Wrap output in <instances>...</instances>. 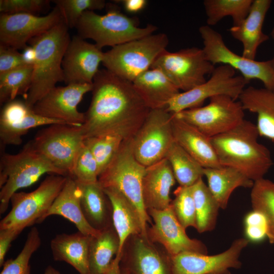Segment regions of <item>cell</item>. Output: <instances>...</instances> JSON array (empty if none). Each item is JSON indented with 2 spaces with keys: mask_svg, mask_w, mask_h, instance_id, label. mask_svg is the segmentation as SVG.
Returning <instances> with one entry per match:
<instances>
[{
  "mask_svg": "<svg viewBox=\"0 0 274 274\" xmlns=\"http://www.w3.org/2000/svg\"><path fill=\"white\" fill-rule=\"evenodd\" d=\"M271 36L272 37V39H273V41H274V26H273V28H272V30H271ZM270 60H271V61L272 65H273V67H274V56H273V58H272L271 59H270Z\"/></svg>",
  "mask_w": 274,
  "mask_h": 274,
  "instance_id": "50",
  "label": "cell"
},
{
  "mask_svg": "<svg viewBox=\"0 0 274 274\" xmlns=\"http://www.w3.org/2000/svg\"><path fill=\"white\" fill-rule=\"evenodd\" d=\"M253 0H205L203 6L207 25L217 24L227 16L232 19L233 26L238 25L247 17Z\"/></svg>",
  "mask_w": 274,
  "mask_h": 274,
  "instance_id": "35",
  "label": "cell"
},
{
  "mask_svg": "<svg viewBox=\"0 0 274 274\" xmlns=\"http://www.w3.org/2000/svg\"><path fill=\"white\" fill-rule=\"evenodd\" d=\"M48 0H1V14H29L37 15L50 3Z\"/></svg>",
  "mask_w": 274,
  "mask_h": 274,
  "instance_id": "43",
  "label": "cell"
},
{
  "mask_svg": "<svg viewBox=\"0 0 274 274\" xmlns=\"http://www.w3.org/2000/svg\"><path fill=\"white\" fill-rule=\"evenodd\" d=\"M172 167L165 158L146 168L142 181V196L147 210H164L171 203L170 192L176 183Z\"/></svg>",
  "mask_w": 274,
  "mask_h": 274,
  "instance_id": "22",
  "label": "cell"
},
{
  "mask_svg": "<svg viewBox=\"0 0 274 274\" xmlns=\"http://www.w3.org/2000/svg\"><path fill=\"white\" fill-rule=\"evenodd\" d=\"M99 175L97 162L84 143L77 155L69 177L79 184H86L97 182Z\"/></svg>",
  "mask_w": 274,
  "mask_h": 274,
  "instance_id": "42",
  "label": "cell"
},
{
  "mask_svg": "<svg viewBox=\"0 0 274 274\" xmlns=\"http://www.w3.org/2000/svg\"><path fill=\"white\" fill-rule=\"evenodd\" d=\"M124 9L130 13H136L143 10L147 5L146 0H123L121 1Z\"/></svg>",
  "mask_w": 274,
  "mask_h": 274,
  "instance_id": "47",
  "label": "cell"
},
{
  "mask_svg": "<svg viewBox=\"0 0 274 274\" xmlns=\"http://www.w3.org/2000/svg\"><path fill=\"white\" fill-rule=\"evenodd\" d=\"M41 243L38 229L35 227L31 228L20 253L15 258L5 261L1 274H30V258L40 247Z\"/></svg>",
  "mask_w": 274,
  "mask_h": 274,
  "instance_id": "39",
  "label": "cell"
},
{
  "mask_svg": "<svg viewBox=\"0 0 274 274\" xmlns=\"http://www.w3.org/2000/svg\"><path fill=\"white\" fill-rule=\"evenodd\" d=\"M151 67L161 71L182 92L203 83L206 76L211 75L215 68L207 59L203 49L194 47L173 52L166 49Z\"/></svg>",
  "mask_w": 274,
  "mask_h": 274,
  "instance_id": "12",
  "label": "cell"
},
{
  "mask_svg": "<svg viewBox=\"0 0 274 274\" xmlns=\"http://www.w3.org/2000/svg\"><path fill=\"white\" fill-rule=\"evenodd\" d=\"M174 193L175 198L170 206L177 218L185 229L189 227L196 228V210L191 186H179Z\"/></svg>",
  "mask_w": 274,
  "mask_h": 274,
  "instance_id": "40",
  "label": "cell"
},
{
  "mask_svg": "<svg viewBox=\"0 0 274 274\" xmlns=\"http://www.w3.org/2000/svg\"><path fill=\"white\" fill-rule=\"evenodd\" d=\"M203 176L208 187L220 208H226L233 191L238 187L252 188L254 182L241 172L231 167L222 166L204 168Z\"/></svg>",
  "mask_w": 274,
  "mask_h": 274,
  "instance_id": "31",
  "label": "cell"
},
{
  "mask_svg": "<svg viewBox=\"0 0 274 274\" xmlns=\"http://www.w3.org/2000/svg\"><path fill=\"white\" fill-rule=\"evenodd\" d=\"M256 124L244 119L230 130L211 138L221 166L232 167L255 182L273 165L269 149L258 141Z\"/></svg>",
  "mask_w": 274,
  "mask_h": 274,
  "instance_id": "2",
  "label": "cell"
},
{
  "mask_svg": "<svg viewBox=\"0 0 274 274\" xmlns=\"http://www.w3.org/2000/svg\"><path fill=\"white\" fill-rule=\"evenodd\" d=\"M81 191L78 183L70 177H67L61 190L54 200L42 222L51 215H59L73 223L78 231L89 236L96 235L99 231L92 227L86 221L82 212Z\"/></svg>",
  "mask_w": 274,
  "mask_h": 274,
  "instance_id": "26",
  "label": "cell"
},
{
  "mask_svg": "<svg viewBox=\"0 0 274 274\" xmlns=\"http://www.w3.org/2000/svg\"><path fill=\"white\" fill-rule=\"evenodd\" d=\"M64 122L35 113L25 100L15 99L4 104L0 115L1 150L8 145H19L29 129L43 125Z\"/></svg>",
  "mask_w": 274,
  "mask_h": 274,
  "instance_id": "21",
  "label": "cell"
},
{
  "mask_svg": "<svg viewBox=\"0 0 274 274\" xmlns=\"http://www.w3.org/2000/svg\"><path fill=\"white\" fill-rule=\"evenodd\" d=\"M31 141L38 153L69 177L84 138L81 126L58 123L40 130Z\"/></svg>",
  "mask_w": 274,
  "mask_h": 274,
  "instance_id": "10",
  "label": "cell"
},
{
  "mask_svg": "<svg viewBox=\"0 0 274 274\" xmlns=\"http://www.w3.org/2000/svg\"><path fill=\"white\" fill-rule=\"evenodd\" d=\"M63 20L28 42L36 52L31 84L24 99L31 108L58 82L64 81L63 56L71 39Z\"/></svg>",
  "mask_w": 274,
  "mask_h": 274,
  "instance_id": "3",
  "label": "cell"
},
{
  "mask_svg": "<svg viewBox=\"0 0 274 274\" xmlns=\"http://www.w3.org/2000/svg\"><path fill=\"white\" fill-rule=\"evenodd\" d=\"M198 31L206 57L213 65H228L239 72L249 83L257 79L263 83L265 88L274 91V67L271 60H250L236 54L226 45L221 35L208 25L201 26Z\"/></svg>",
  "mask_w": 274,
  "mask_h": 274,
  "instance_id": "9",
  "label": "cell"
},
{
  "mask_svg": "<svg viewBox=\"0 0 274 274\" xmlns=\"http://www.w3.org/2000/svg\"><path fill=\"white\" fill-rule=\"evenodd\" d=\"M120 266L128 274H174L171 256L141 234L132 235L126 241Z\"/></svg>",
  "mask_w": 274,
  "mask_h": 274,
  "instance_id": "16",
  "label": "cell"
},
{
  "mask_svg": "<svg viewBox=\"0 0 274 274\" xmlns=\"http://www.w3.org/2000/svg\"><path fill=\"white\" fill-rule=\"evenodd\" d=\"M104 53L95 44L74 36L64 53L62 67L64 82L67 84H92L99 70Z\"/></svg>",
  "mask_w": 274,
  "mask_h": 274,
  "instance_id": "20",
  "label": "cell"
},
{
  "mask_svg": "<svg viewBox=\"0 0 274 274\" xmlns=\"http://www.w3.org/2000/svg\"><path fill=\"white\" fill-rule=\"evenodd\" d=\"M78 36L90 39L100 49L115 46L151 35L157 29L152 24L139 26L136 17L124 14L116 7H111L107 13L99 15L86 11L78 20L75 27Z\"/></svg>",
  "mask_w": 274,
  "mask_h": 274,
  "instance_id": "6",
  "label": "cell"
},
{
  "mask_svg": "<svg viewBox=\"0 0 274 274\" xmlns=\"http://www.w3.org/2000/svg\"><path fill=\"white\" fill-rule=\"evenodd\" d=\"M165 158L180 186L190 187L203 176L204 168L175 141Z\"/></svg>",
  "mask_w": 274,
  "mask_h": 274,
  "instance_id": "34",
  "label": "cell"
},
{
  "mask_svg": "<svg viewBox=\"0 0 274 274\" xmlns=\"http://www.w3.org/2000/svg\"><path fill=\"white\" fill-rule=\"evenodd\" d=\"M238 99L245 111L256 114L259 136L274 141V91L250 86Z\"/></svg>",
  "mask_w": 274,
  "mask_h": 274,
  "instance_id": "29",
  "label": "cell"
},
{
  "mask_svg": "<svg viewBox=\"0 0 274 274\" xmlns=\"http://www.w3.org/2000/svg\"><path fill=\"white\" fill-rule=\"evenodd\" d=\"M244 224L246 238L249 242L259 243L267 237V223L262 213L253 210L245 216Z\"/></svg>",
  "mask_w": 274,
  "mask_h": 274,
  "instance_id": "44",
  "label": "cell"
},
{
  "mask_svg": "<svg viewBox=\"0 0 274 274\" xmlns=\"http://www.w3.org/2000/svg\"><path fill=\"white\" fill-rule=\"evenodd\" d=\"M44 274H61L58 270L52 266H48L45 271Z\"/></svg>",
  "mask_w": 274,
  "mask_h": 274,
  "instance_id": "49",
  "label": "cell"
},
{
  "mask_svg": "<svg viewBox=\"0 0 274 274\" xmlns=\"http://www.w3.org/2000/svg\"><path fill=\"white\" fill-rule=\"evenodd\" d=\"M191 188L196 210V229L199 233L211 231L215 227L220 207L202 178Z\"/></svg>",
  "mask_w": 274,
  "mask_h": 274,
  "instance_id": "33",
  "label": "cell"
},
{
  "mask_svg": "<svg viewBox=\"0 0 274 274\" xmlns=\"http://www.w3.org/2000/svg\"><path fill=\"white\" fill-rule=\"evenodd\" d=\"M92 89V84L55 86L40 99L32 109L42 117L81 126L84 122L85 114L80 112L77 106L84 95Z\"/></svg>",
  "mask_w": 274,
  "mask_h": 274,
  "instance_id": "17",
  "label": "cell"
},
{
  "mask_svg": "<svg viewBox=\"0 0 274 274\" xmlns=\"http://www.w3.org/2000/svg\"><path fill=\"white\" fill-rule=\"evenodd\" d=\"M119 247V238L113 225L91 236L89 249V274H107Z\"/></svg>",
  "mask_w": 274,
  "mask_h": 274,
  "instance_id": "32",
  "label": "cell"
},
{
  "mask_svg": "<svg viewBox=\"0 0 274 274\" xmlns=\"http://www.w3.org/2000/svg\"><path fill=\"white\" fill-rule=\"evenodd\" d=\"M33 70V65H25L0 75L1 105L18 95L25 98L31 84Z\"/></svg>",
  "mask_w": 274,
  "mask_h": 274,
  "instance_id": "37",
  "label": "cell"
},
{
  "mask_svg": "<svg viewBox=\"0 0 274 274\" xmlns=\"http://www.w3.org/2000/svg\"><path fill=\"white\" fill-rule=\"evenodd\" d=\"M244 111L239 100L222 95L210 98L206 106L174 114L212 138L225 133L241 123L245 119Z\"/></svg>",
  "mask_w": 274,
  "mask_h": 274,
  "instance_id": "14",
  "label": "cell"
},
{
  "mask_svg": "<svg viewBox=\"0 0 274 274\" xmlns=\"http://www.w3.org/2000/svg\"><path fill=\"white\" fill-rule=\"evenodd\" d=\"M22 50L21 54L25 64L33 66L36 60V52L34 48L30 45H27Z\"/></svg>",
  "mask_w": 274,
  "mask_h": 274,
  "instance_id": "48",
  "label": "cell"
},
{
  "mask_svg": "<svg viewBox=\"0 0 274 274\" xmlns=\"http://www.w3.org/2000/svg\"><path fill=\"white\" fill-rule=\"evenodd\" d=\"M235 70L227 65L215 68L211 77L203 83L174 96L167 103L166 109L173 114L201 107L207 99L218 95H227L235 100L249 83L242 76L236 75Z\"/></svg>",
  "mask_w": 274,
  "mask_h": 274,
  "instance_id": "13",
  "label": "cell"
},
{
  "mask_svg": "<svg viewBox=\"0 0 274 274\" xmlns=\"http://www.w3.org/2000/svg\"><path fill=\"white\" fill-rule=\"evenodd\" d=\"M173 114L166 108L150 110L133 137V150L136 160L145 167L165 158L174 142Z\"/></svg>",
  "mask_w": 274,
  "mask_h": 274,
  "instance_id": "11",
  "label": "cell"
},
{
  "mask_svg": "<svg viewBox=\"0 0 274 274\" xmlns=\"http://www.w3.org/2000/svg\"><path fill=\"white\" fill-rule=\"evenodd\" d=\"M45 174L66 177L36 150L31 141L17 154L1 150L0 213L7 211L14 193L31 185Z\"/></svg>",
  "mask_w": 274,
  "mask_h": 274,
  "instance_id": "4",
  "label": "cell"
},
{
  "mask_svg": "<svg viewBox=\"0 0 274 274\" xmlns=\"http://www.w3.org/2000/svg\"><path fill=\"white\" fill-rule=\"evenodd\" d=\"M250 196L253 210L265 217L267 237L270 243L274 244V183L264 178L254 182Z\"/></svg>",
  "mask_w": 274,
  "mask_h": 274,
  "instance_id": "36",
  "label": "cell"
},
{
  "mask_svg": "<svg viewBox=\"0 0 274 274\" xmlns=\"http://www.w3.org/2000/svg\"><path fill=\"white\" fill-rule=\"evenodd\" d=\"M63 20L55 6L47 15L1 14L0 44L23 49L31 39L49 30Z\"/></svg>",
  "mask_w": 274,
  "mask_h": 274,
  "instance_id": "18",
  "label": "cell"
},
{
  "mask_svg": "<svg viewBox=\"0 0 274 274\" xmlns=\"http://www.w3.org/2000/svg\"><path fill=\"white\" fill-rule=\"evenodd\" d=\"M134 89L150 109L165 108L181 91L160 70L151 67L132 82Z\"/></svg>",
  "mask_w": 274,
  "mask_h": 274,
  "instance_id": "27",
  "label": "cell"
},
{
  "mask_svg": "<svg viewBox=\"0 0 274 274\" xmlns=\"http://www.w3.org/2000/svg\"><path fill=\"white\" fill-rule=\"evenodd\" d=\"M173 114V113H172ZM174 141L203 168L222 166L218 159L211 138L173 114Z\"/></svg>",
  "mask_w": 274,
  "mask_h": 274,
  "instance_id": "25",
  "label": "cell"
},
{
  "mask_svg": "<svg viewBox=\"0 0 274 274\" xmlns=\"http://www.w3.org/2000/svg\"><path fill=\"white\" fill-rule=\"evenodd\" d=\"M112 207L113 224L119 238V247L111 267L120 269L124 245L128 238L135 234L147 236L140 215L135 207L121 194L112 190L104 189Z\"/></svg>",
  "mask_w": 274,
  "mask_h": 274,
  "instance_id": "23",
  "label": "cell"
},
{
  "mask_svg": "<svg viewBox=\"0 0 274 274\" xmlns=\"http://www.w3.org/2000/svg\"><path fill=\"white\" fill-rule=\"evenodd\" d=\"M271 3V0H253L247 17L239 24L229 29L232 37L242 43V55L246 58L255 60L258 47L269 39L262 27Z\"/></svg>",
  "mask_w": 274,
  "mask_h": 274,
  "instance_id": "24",
  "label": "cell"
},
{
  "mask_svg": "<svg viewBox=\"0 0 274 274\" xmlns=\"http://www.w3.org/2000/svg\"><path fill=\"white\" fill-rule=\"evenodd\" d=\"M91 236L80 231L56 235L50 247L54 260L64 261L80 274H89V249Z\"/></svg>",
  "mask_w": 274,
  "mask_h": 274,
  "instance_id": "28",
  "label": "cell"
},
{
  "mask_svg": "<svg viewBox=\"0 0 274 274\" xmlns=\"http://www.w3.org/2000/svg\"><path fill=\"white\" fill-rule=\"evenodd\" d=\"M78 184L82 212L89 224L98 231L113 225L111 201L98 182Z\"/></svg>",
  "mask_w": 274,
  "mask_h": 274,
  "instance_id": "30",
  "label": "cell"
},
{
  "mask_svg": "<svg viewBox=\"0 0 274 274\" xmlns=\"http://www.w3.org/2000/svg\"><path fill=\"white\" fill-rule=\"evenodd\" d=\"M91 92L81 126L84 140L111 133L133 137L150 111L131 82L106 68L95 75Z\"/></svg>",
  "mask_w": 274,
  "mask_h": 274,
  "instance_id": "1",
  "label": "cell"
},
{
  "mask_svg": "<svg viewBox=\"0 0 274 274\" xmlns=\"http://www.w3.org/2000/svg\"><path fill=\"white\" fill-rule=\"evenodd\" d=\"M153 223L147 227V235L152 242L161 246L171 256L185 252L207 254L206 246L190 238L170 206L164 210H147Z\"/></svg>",
  "mask_w": 274,
  "mask_h": 274,
  "instance_id": "15",
  "label": "cell"
},
{
  "mask_svg": "<svg viewBox=\"0 0 274 274\" xmlns=\"http://www.w3.org/2000/svg\"><path fill=\"white\" fill-rule=\"evenodd\" d=\"M22 232L17 229H0V266H3L5 258L12 242Z\"/></svg>",
  "mask_w": 274,
  "mask_h": 274,
  "instance_id": "46",
  "label": "cell"
},
{
  "mask_svg": "<svg viewBox=\"0 0 274 274\" xmlns=\"http://www.w3.org/2000/svg\"><path fill=\"white\" fill-rule=\"evenodd\" d=\"M25 65L17 49L0 44V75Z\"/></svg>",
  "mask_w": 274,
  "mask_h": 274,
  "instance_id": "45",
  "label": "cell"
},
{
  "mask_svg": "<svg viewBox=\"0 0 274 274\" xmlns=\"http://www.w3.org/2000/svg\"><path fill=\"white\" fill-rule=\"evenodd\" d=\"M125 139L127 138L122 134L111 133L84 140L85 144L97 162L99 175L111 162Z\"/></svg>",
  "mask_w": 274,
  "mask_h": 274,
  "instance_id": "38",
  "label": "cell"
},
{
  "mask_svg": "<svg viewBox=\"0 0 274 274\" xmlns=\"http://www.w3.org/2000/svg\"><path fill=\"white\" fill-rule=\"evenodd\" d=\"M120 274H128L125 269L120 266Z\"/></svg>",
  "mask_w": 274,
  "mask_h": 274,
  "instance_id": "51",
  "label": "cell"
},
{
  "mask_svg": "<svg viewBox=\"0 0 274 274\" xmlns=\"http://www.w3.org/2000/svg\"><path fill=\"white\" fill-rule=\"evenodd\" d=\"M168 43L166 34L152 33L112 47L104 53L102 63L114 74L132 82L152 67Z\"/></svg>",
  "mask_w": 274,
  "mask_h": 274,
  "instance_id": "7",
  "label": "cell"
},
{
  "mask_svg": "<svg viewBox=\"0 0 274 274\" xmlns=\"http://www.w3.org/2000/svg\"><path fill=\"white\" fill-rule=\"evenodd\" d=\"M133 137L125 139L111 162L99 175L98 182L103 189L116 191L123 195L136 209L144 227L151 218L145 208L142 181L146 167L136 159Z\"/></svg>",
  "mask_w": 274,
  "mask_h": 274,
  "instance_id": "5",
  "label": "cell"
},
{
  "mask_svg": "<svg viewBox=\"0 0 274 274\" xmlns=\"http://www.w3.org/2000/svg\"><path fill=\"white\" fill-rule=\"evenodd\" d=\"M250 242L246 238L235 239L221 253L208 255L185 252L172 257L174 274H231L229 269L241 265L239 257Z\"/></svg>",
  "mask_w": 274,
  "mask_h": 274,
  "instance_id": "19",
  "label": "cell"
},
{
  "mask_svg": "<svg viewBox=\"0 0 274 274\" xmlns=\"http://www.w3.org/2000/svg\"><path fill=\"white\" fill-rule=\"evenodd\" d=\"M67 177L52 174L47 177L35 190L15 192L11 197L12 208L1 221L0 229L21 230L43 218L61 190Z\"/></svg>",
  "mask_w": 274,
  "mask_h": 274,
  "instance_id": "8",
  "label": "cell"
},
{
  "mask_svg": "<svg viewBox=\"0 0 274 274\" xmlns=\"http://www.w3.org/2000/svg\"><path fill=\"white\" fill-rule=\"evenodd\" d=\"M63 20L69 28L76 27L80 18L86 11L101 10L106 6L104 0H54Z\"/></svg>",
  "mask_w": 274,
  "mask_h": 274,
  "instance_id": "41",
  "label": "cell"
}]
</instances>
